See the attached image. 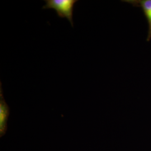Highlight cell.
I'll return each instance as SVG.
<instances>
[{
	"label": "cell",
	"mask_w": 151,
	"mask_h": 151,
	"mask_svg": "<svg viewBox=\"0 0 151 151\" xmlns=\"http://www.w3.org/2000/svg\"><path fill=\"white\" fill-rule=\"evenodd\" d=\"M142 6L145 12L150 25V34H151V0H145L142 2Z\"/></svg>",
	"instance_id": "obj_3"
},
{
	"label": "cell",
	"mask_w": 151,
	"mask_h": 151,
	"mask_svg": "<svg viewBox=\"0 0 151 151\" xmlns=\"http://www.w3.org/2000/svg\"><path fill=\"white\" fill-rule=\"evenodd\" d=\"M46 4L43 7V9H53L55 10L60 17L67 18L73 27V11L77 0H45Z\"/></svg>",
	"instance_id": "obj_1"
},
{
	"label": "cell",
	"mask_w": 151,
	"mask_h": 151,
	"mask_svg": "<svg viewBox=\"0 0 151 151\" xmlns=\"http://www.w3.org/2000/svg\"><path fill=\"white\" fill-rule=\"evenodd\" d=\"M10 115V108L4 97L2 83H0V137L5 135L7 130V120Z\"/></svg>",
	"instance_id": "obj_2"
}]
</instances>
